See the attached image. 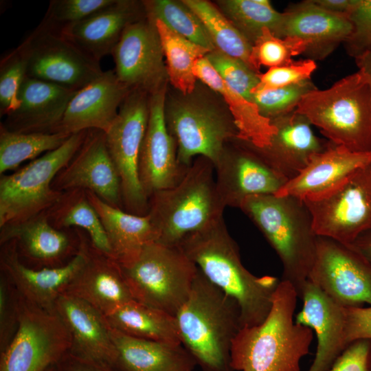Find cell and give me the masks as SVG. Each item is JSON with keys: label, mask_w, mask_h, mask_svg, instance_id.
Returning a JSON list of instances; mask_svg holds the SVG:
<instances>
[{"label": "cell", "mask_w": 371, "mask_h": 371, "mask_svg": "<svg viewBox=\"0 0 371 371\" xmlns=\"http://www.w3.org/2000/svg\"><path fill=\"white\" fill-rule=\"evenodd\" d=\"M179 247L209 281L238 303L242 328L266 319L280 280L256 276L244 267L223 217L188 235Z\"/></svg>", "instance_id": "6da1fadb"}, {"label": "cell", "mask_w": 371, "mask_h": 371, "mask_svg": "<svg viewBox=\"0 0 371 371\" xmlns=\"http://www.w3.org/2000/svg\"><path fill=\"white\" fill-rule=\"evenodd\" d=\"M298 297L295 287L280 280L266 319L242 328L232 342L230 366L237 371H300V361L313 338L309 327L293 316Z\"/></svg>", "instance_id": "7a4b0ae2"}, {"label": "cell", "mask_w": 371, "mask_h": 371, "mask_svg": "<svg viewBox=\"0 0 371 371\" xmlns=\"http://www.w3.org/2000/svg\"><path fill=\"white\" fill-rule=\"evenodd\" d=\"M182 345L204 371H232V342L242 328L238 303L199 269L175 315Z\"/></svg>", "instance_id": "3957f363"}, {"label": "cell", "mask_w": 371, "mask_h": 371, "mask_svg": "<svg viewBox=\"0 0 371 371\" xmlns=\"http://www.w3.org/2000/svg\"><path fill=\"white\" fill-rule=\"evenodd\" d=\"M239 209L274 249L282 264V280L290 282L299 295L314 263L318 238L304 200L290 195H254Z\"/></svg>", "instance_id": "277c9868"}, {"label": "cell", "mask_w": 371, "mask_h": 371, "mask_svg": "<svg viewBox=\"0 0 371 371\" xmlns=\"http://www.w3.org/2000/svg\"><path fill=\"white\" fill-rule=\"evenodd\" d=\"M225 207L216 188L214 164L199 157L177 185L149 197L148 214L158 233L157 242L179 246L188 235L223 217Z\"/></svg>", "instance_id": "5b68a950"}, {"label": "cell", "mask_w": 371, "mask_h": 371, "mask_svg": "<svg viewBox=\"0 0 371 371\" xmlns=\"http://www.w3.org/2000/svg\"><path fill=\"white\" fill-rule=\"evenodd\" d=\"M337 146L371 152V79L362 69L306 93L295 109Z\"/></svg>", "instance_id": "8992f818"}, {"label": "cell", "mask_w": 371, "mask_h": 371, "mask_svg": "<svg viewBox=\"0 0 371 371\" xmlns=\"http://www.w3.org/2000/svg\"><path fill=\"white\" fill-rule=\"evenodd\" d=\"M119 264L134 300L174 316L187 300L198 271L179 246L159 242Z\"/></svg>", "instance_id": "52a82bcc"}, {"label": "cell", "mask_w": 371, "mask_h": 371, "mask_svg": "<svg viewBox=\"0 0 371 371\" xmlns=\"http://www.w3.org/2000/svg\"><path fill=\"white\" fill-rule=\"evenodd\" d=\"M88 131L71 134L58 148L0 178V227L46 212L62 192L52 188L56 175L80 148Z\"/></svg>", "instance_id": "ba28073f"}, {"label": "cell", "mask_w": 371, "mask_h": 371, "mask_svg": "<svg viewBox=\"0 0 371 371\" xmlns=\"http://www.w3.org/2000/svg\"><path fill=\"white\" fill-rule=\"evenodd\" d=\"M16 293L19 326L0 352V371H47L69 352V333L55 309L40 307Z\"/></svg>", "instance_id": "9c48e42d"}, {"label": "cell", "mask_w": 371, "mask_h": 371, "mask_svg": "<svg viewBox=\"0 0 371 371\" xmlns=\"http://www.w3.org/2000/svg\"><path fill=\"white\" fill-rule=\"evenodd\" d=\"M150 95L133 89L106 133V145L121 182L124 210L139 216L148 212V199L139 177V157L147 128Z\"/></svg>", "instance_id": "30bf717a"}, {"label": "cell", "mask_w": 371, "mask_h": 371, "mask_svg": "<svg viewBox=\"0 0 371 371\" xmlns=\"http://www.w3.org/2000/svg\"><path fill=\"white\" fill-rule=\"evenodd\" d=\"M166 119L176 144L178 161L185 168L199 157L214 165L225 145L238 137L230 114L200 100L176 101L166 110Z\"/></svg>", "instance_id": "8fae6325"}, {"label": "cell", "mask_w": 371, "mask_h": 371, "mask_svg": "<svg viewBox=\"0 0 371 371\" xmlns=\"http://www.w3.org/2000/svg\"><path fill=\"white\" fill-rule=\"evenodd\" d=\"M18 47L32 78L78 91L103 73L99 61L60 31L41 23Z\"/></svg>", "instance_id": "7c38bea8"}, {"label": "cell", "mask_w": 371, "mask_h": 371, "mask_svg": "<svg viewBox=\"0 0 371 371\" xmlns=\"http://www.w3.org/2000/svg\"><path fill=\"white\" fill-rule=\"evenodd\" d=\"M304 201L317 236L351 245L371 230V163L330 192Z\"/></svg>", "instance_id": "4fadbf2b"}, {"label": "cell", "mask_w": 371, "mask_h": 371, "mask_svg": "<svg viewBox=\"0 0 371 371\" xmlns=\"http://www.w3.org/2000/svg\"><path fill=\"white\" fill-rule=\"evenodd\" d=\"M308 280L344 307L371 306V264L350 245L318 236Z\"/></svg>", "instance_id": "5bb4252c"}, {"label": "cell", "mask_w": 371, "mask_h": 371, "mask_svg": "<svg viewBox=\"0 0 371 371\" xmlns=\"http://www.w3.org/2000/svg\"><path fill=\"white\" fill-rule=\"evenodd\" d=\"M111 54L117 77L131 89L151 95L166 87L165 57L153 19L128 25Z\"/></svg>", "instance_id": "9a60e30c"}, {"label": "cell", "mask_w": 371, "mask_h": 371, "mask_svg": "<svg viewBox=\"0 0 371 371\" xmlns=\"http://www.w3.org/2000/svg\"><path fill=\"white\" fill-rule=\"evenodd\" d=\"M229 148L228 143L214 165L216 185L225 205L239 208L247 197L276 194L287 179L271 168L246 141Z\"/></svg>", "instance_id": "2e32d148"}, {"label": "cell", "mask_w": 371, "mask_h": 371, "mask_svg": "<svg viewBox=\"0 0 371 371\" xmlns=\"http://www.w3.org/2000/svg\"><path fill=\"white\" fill-rule=\"evenodd\" d=\"M188 168L179 163L176 144L167 126L165 87L150 95L148 125L139 157L144 194L149 199L154 192L177 185Z\"/></svg>", "instance_id": "e0dca14e"}, {"label": "cell", "mask_w": 371, "mask_h": 371, "mask_svg": "<svg viewBox=\"0 0 371 371\" xmlns=\"http://www.w3.org/2000/svg\"><path fill=\"white\" fill-rule=\"evenodd\" d=\"M52 186L60 192L74 188L91 191L107 204L124 210L120 179L102 131H88L80 148Z\"/></svg>", "instance_id": "ac0fdd59"}, {"label": "cell", "mask_w": 371, "mask_h": 371, "mask_svg": "<svg viewBox=\"0 0 371 371\" xmlns=\"http://www.w3.org/2000/svg\"><path fill=\"white\" fill-rule=\"evenodd\" d=\"M75 229L85 260L64 293L87 302L104 315L134 300L118 262L97 249L85 231Z\"/></svg>", "instance_id": "d6986e66"}, {"label": "cell", "mask_w": 371, "mask_h": 371, "mask_svg": "<svg viewBox=\"0 0 371 371\" xmlns=\"http://www.w3.org/2000/svg\"><path fill=\"white\" fill-rule=\"evenodd\" d=\"M84 260L85 253L79 240L76 254L65 265L53 268L30 267L21 260L14 241L1 245V273L23 297L48 310L55 309L56 300L64 293Z\"/></svg>", "instance_id": "ffe728a7"}, {"label": "cell", "mask_w": 371, "mask_h": 371, "mask_svg": "<svg viewBox=\"0 0 371 371\" xmlns=\"http://www.w3.org/2000/svg\"><path fill=\"white\" fill-rule=\"evenodd\" d=\"M131 90L115 71H103L76 92L54 133L71 135L93 129L107 133Z\"/></svg>", "instance_id": "44dd1931"}, {"label": "cell", "mask_w": 371, "mask_h": 371, "mask_svg": "<svg viewBox=\"0 0 371 371\" xmlns=\"http://www.w3.org/2000/svg\"><path fill=\"white\" fill-rule=\"evenodd\" d=\"M13 240L23 262L32 268H53L65 265L78 249L76 229L72 233L53 227L45 212L25 221L0 227V245ZM25 264V263H24Z\"/></svg>", "instance_id": "7402d4cb"}, {"label": "cell", "mask_w": 371, "mask_h": 371, "mask_svg": "<svg viewBox=\"0 0 371 371\" xmlns=\"http://www.w3.org/2000/svg\"><path fill=\"white\" fill-rule=\"evenodd\" d=\"M271 122L277 131L269 145L258 148L247 142L271 168L288 181L304 169L313 155L325 150L331 144L317 137L309 120L296 110Z\"/></svg>", "instance_id": "603a6c76"}, {"label": "cell", "mask_w": 371, "mask_h": 371, "mask_svg": "<svg viewBox=\"0 0 371 371\" xmlns=\"http://www.w3.org/2000/svg\"><path fill=\"white\" fill-rule=\"evenodd\" d=\"M303 302L295 322L313 330L317 337L315 358L307 371H328L348 347L345 307L307 280L298 295Z\"/></svg>", "instance_id": "cb8c5ba5"}, {"label": "cell", "mask_w": 371, "mask_h": 371, "mask_svg": "<svg viewBox=\"0 0 371 371\" xmlns=\"http://www.w3.org/2000/svg\"><path fill=\"white\" fill-rule=\"evenodd\" d=\"M54 308L69 333V352L113 370L117 351L104 315L87 302L66 293L59 295Z\"/></svg>", "instance_id": "d4e9b609"}, {"label": "cell", "mask_w": 371, "mask_h": 371, "mask_svg": "<svg viewBox=\"0 0 371 371\" xmlns=\"http://www.w3.org/2000/svg\"><path fill=\"white\" fill-rule=\"evenodd\" d=\"M352 30L347 15L330 12L307 0L291 4L282 12L277 36L302 39L308 43L304 54L314 60L326 57Z\"/></svg>", "instance_id": "484cf974"}, {"label": "cell", "mask_w": 371, "mask_h": 371, "mask_svg": "<svg viewBox=\"0 0 371 371\" xmlns=\"http://www.w3.org/2000/svg\"><path fill=\"white\" fill-rule=\"evenodd\" d=\"M76 91L27 76L19 90L16 109L1 124L17 133H54Z\"/></svg>", "instance_id": "4316f807"}, {"label": "cell", "mask_w": 371, "mask_h": 371, "mask_svg": "<svg viewBox=\"0 0 371 371\" xmlns=\"http://www.w3.org/2000/svg\"><path fill=\"white\" fill-rule=\"evenodd\" d=\"M370 163L371 152L354 153L331 142L327 149L313 155L304 169L287 181L276 194L302 200L322 196Z\"/></svg>", "instance_id": "83f0119b"}, {"label": "cell", "mask_w": 371, "mask_h": 371, "mask_svg": "<svg viewBox=\"0 0 371 371\" xmlns=\"http://www.w3.org/2000/svg\"><path fill=\"white\" fill-rule=\"evenodd\" d=\"M135 3L117 1L60 32L90 56L100 62L111 54L124 31L139 21Z\"/></svg>", "instance_id": "f1b7e54d"}, {"label": "cell", "mask_w": 371, "mask_h": 371, "mask_svg": "<svg viewBox=\"0 0 371 371\" xmlns=\"http://www.w3.org/2000/svg\"><path fill=\"white\" fill-rule=\"evenodd\" d=\"M117 351L114 371H192L197 362L182 345L133 337L110 326Z\"/></svg>", "instance_id": "f546056e"}, {"label": "cell", "mask_w": 371, "mask_h": 371, "mask_svg": "<svg viewBox=\"0 0 371 371\" xmlns=\"http://www.w3.org/2000/svg\"><path fill=\"white\" fill-rule=\"evenodd\" d=\"M87 193L103 225L113 256L119 263L131 258L146 245L158 241V233L148 214L128 213L107 204L91 191Z\"/></svg>", "instance_id": "4dcf8cb0"}, {"label": "cell", "mask_w": 371, "mask_h": 371, "mask_svg": "<svg viewBox=\"0 0 371 371\" xmlns=\"http://www.w3.org/2000/svg\"><path fill=\"white\" fill-rule=\"evenodd\" d=\"M194 74L197 79L223 98L238 128V139L258 148L269 144L277 131L276 126L260 114L256 104L227 85L205 56L196 63Z\"/></svg>", "instance_id": "1f68e13d"}, {"label": "cell", "mask_w": 371, "mask_h": 371, "mask_svg": "<svg viewBox=\"0 0 371 371\" xmlns=\"http://www.w3.org/2000/svg\"><path fill=\"white\" fill-rule=\"evenodd\" d=\"M104 317L111 328L127 335L182 344L175 316L135 300L120 306Z\"/></svg>", "instance_id": "d6a6232c"}, {"label": "cell", "mask_w": 371, "mask_h": 371, "mask_svg": "<svg viewBox=\"0 0 371 371\" xmlns=\"http://www.w3.org/2000/svg\"><path fill=\"white\" fill-rule=\"evenodd\" d=\"M45 213L55 228L68 230L74 227L85 231L97 249L113 258L106 232L87 190L74 188L62 192Z\"/></svg>", "instance_id": "836d02e7"}, {"label": "cell", "mask_w": 371, "mask_h": 371, "mask_svg": "<svg viewBox=\"0 0 371 371\" xmlns=\"http://www.w3.org/2000/svg\"><path fill=\"white\" fill-rule=\"evenodd\" d=\"M153 21L166 58L169 80L183 95L191 94L197 79L194 74L195 64L211 51L177 34L161 21Z\"/></svg>", "instance_id": "e575fe53"}, {"label": "cell", "mask_w": 371, "mask_h": 371, "mask_svg": "<svg viewBox=\"0 0 371 371\" xmlns=\"http://www.w3.org/2000/svg\"><path fill=\"white\" fill-rule=\"evenodd\" d=\"M182 2L201 21L216 49L243 61L254 70L251 63L252 44L222 12L207 1Z\"/></svg>", "instance_id": "d590c367"}, {"label": "cell", "mask_w": 371, "mask_h": 371, "mask_svg": "<svg viewBox=\"0 0 371 371\" xmlns=\"http://www.w3.org/2000/svg\"><path fill=\"white\" fill-rule=\"evenodd\" d=\"M71 135L56 133H17L0 125V174L16 169L26 160L60 147Z\"/></svg>", "instance_id": "8d00e7d4"}, {"label": "cell", "mask_w": 371, "mask_h": 371, "mask_svg": "<svg viewBox=\"0 0 371 371\" xmlns=\"http://www.w3.org/2000/svg\"><path fill=\"white\" fill-rule=\"evenodd\" d=\"M227 18L252 44L265 28L277 36L282 12H277L267 0H224L218 1Z\"/></svg>", "instance_id": "74e56055"}, {"label": "cell", "mask_w": 371, "mask_h": 371, "mask_svg": "<svg viewBox=\"0 0 371 371\" xmlns=\"http://www.w3.org/2000/svg\"><path fill=\"white\" fill-rule=\"evenodd\" d=\"M144 7L148 18L161 21L177 34L211 52L216 49L201 21L182 1H150Z\"/></svg>", "instance_id": "f35d334b"}, {"label": "cell", "mask_w": 371, "mask_h": 371, "mask_svg": "<svg viewBox=\"0 0 371 371\" xmlns=\"http://www.w3.org/2000/svg\"><path fill=\"white\" fill-rule=\"evenodd\" d=\"M307 47L308 43L300 38H279L265 28L252 45L251 63L260 74L261 65L271 68L289 64L294 60L293 57L304 54Z\"/></svg>", "instance_id": "ab89813d"}, {"label": "cell", "mask_w": 371, "mask_h": 371, "mask_svg": "<svg viewBox=\"0 0 371 371\" xmlns=\"http://www.w3.org/2000/svg\"><path fill=\"white\" fill-rule=\"evenodd\" d=\"M316 89L308 80L274 89L253 91L251 101L262 116L272 120L295 111L303 96Z\"/></svg>", "instance_id": "60d3db41"}, {"label": "cell", "mask_w": 371, "mask_h": 371, "mask_svg": "<svg viewBox=\"0 0 371 371\" xmlns=\"http://www.w3.org/2000/svg\"><path fill=\"white\" fill-rule=\"evenodd\" d=\"M114 1L115 0H52L41 23L61 31L83 21Z\"/></svg>", "instance_id": "b9f144b4"}, {"label": "cell", "mask_w": 371, "mask_h": 371, "mask_svg": "<svg viewBox=\"0 0 371 371\" xmlns=\"http://www.w3.org/2000/svg\"><path fill=\"white\" fill-rule=\"evenodd\" d=\"M205 57L219 76L234 91L251 101V92L259 84L258 74L243 61L232 58L218 49Z\"/></svg>", "instance_id": "7bdbcfd3"}, {"label": "cell", "mask_w": 371, "mask_h": 371, "mask_svg": "<svg viewBox=\"0 0 371 371\" xmlns=\"http://www.w3.org/2000/svg\"><path fill=\"white\" fill-rule=\"evenodd\" d=\"M27 77V63L17 47L0 62V114L5 116L17 106L19 90Z\"/></svg>", "instance_id": "ee69618b"}, {"label": "cell", "mask_w": 371, "mask_h": 371, "mask_svg": "<svg viewBox=\"0 0 371 371\" xmlns=\"http://www.w3.org/2000/svg\"><path fill=\"white\" fill-rule=\"evenodd\" d=\"M347 16L352 30L344 45L355 59L371 49V0H355Z\"/></svg>", "instance_id": "f6af8a7d"}, {"label": "cell", "mask_w": 371, "mask_h": 371, "mask_svg": "<svg viewBox=\"0 0 371 371\" xmlns=\"http://www.w3.org/2000/svg\"><path fill=\"white\" fill-rule=\"evenodd\" d=\"M316 68L315 60L310 58L293 60L285 65L271 67L265 73L258 74L259 84L252 92L274 89L311 80Z\"/></svg>", "instance_id": "bcb514c9"}, {"label": "cell", "mask_w": 371, "mask_h": 371, "mask_svg": "<svg viewBox=\"0 0 371 371\" xmlns=\"http://www.w3.org/2000/svg\"><path fill=\"white\" fill-rule=\"evenodd\" d=\"M19 326L16 291L9 280L0 275V352L14 338Z\"/></svg>", "instance_id": "7dc6e473"}, {"label": "cell", "mask_w": 371, "mask_h": 371, "mask_svg": "<svg viewBox=\"0 0 371 371\" xmlns=\"http://www.w3.org/2000/svg\"><path fill=\"white\" fill-rule=\"evenodd\" d=\"M328 371H371V340L361 339L352 342Z\"/></svg>", "instance_id": "c3c4849f"}, {"label": "cell", "mask_w": 371, "mask_h": 371, "mask_svg": "<svg viewBox=\"0 0 371 371\" xmlns=\"http://www.w3.org/2000/svg\"><path fill=\"white\" fill-rule=\"evenodd\" d=\"M346 341L348 345L361 339L371 340V306L345 307Z\"/></svg>", "instance_id": "681fc988"}, {"label": "cell", "mask_w": 371, "mask_h": 371, "mask_svg": "<svg viewBox=\"0 0 371 371\" xmlns=\"http://www.w3.org/2000/svg\"><path fill=\"white\" fill-rule=\"evenodd\" d=\"M48 371H114L97 362L82 359L68 352Z\"/></svg>", "instance_id": "f907efd6"}, {"label": "cell", "mask_w": 371, "mask_h": 371, "mask_svg": "<svg viewBox=\"0 0 371 371\" xmlns=\"http://www.w3.org/2000/svg\"><path fill=\"white\" fill-rule=\"evenodd\" d=\"M313 1L327 11L347 15L355 0H313Z\"/></svg>", "instance_id": "816d5d0a"}, {"label": "cell", "mask_w": 371, "mask_h": 371, "mask_svg": "<svg viewBox=\"0 0 371 371\" xmlns=\"http://www.w3.org/2000/svg\"><path fill=\"white\" fill-rule=\"evenodd\" d=\"M350 245L371 264V230L360 234Z\"/></svg>", "instance_id": "f5cc1de1"}, {"label": "cell", "mask_w": 371, "mask_h": 371, "mask_svg": "<svg viewBox=\"0 0 371 371\" xmlns=\"http://www.w3.org/2000/svg\"><path fill=\"white\" fill-rule=\"evenodd\" d=\"M355 62L359 69L366 72L371 79V49L356 58Z\"/></svg>", "instance_id": "db71d44e"}, {"label": "cell", "mask_w": 371, "mask_h": 371, "mask_svg": "<svg viewBox=\"0 0 371 371\" xmlns=\"http://www.w3.org/2000/svg\"><path fill=\"white\" fill-rule=\"evenodd\" d=\"M48 370H47V371H48Z\"/></svg>", "instance_id": "11a10c76"}]
</instances>
